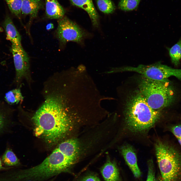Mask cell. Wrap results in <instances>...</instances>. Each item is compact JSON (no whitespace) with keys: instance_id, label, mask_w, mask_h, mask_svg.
<instances>
[{"instance_id":"obj_1","label":"cell","mask_w":181,"mask_h":181,"mask_svg":"<svg viewBox=\"0 0 181 181\" xmlns=\"http://www.w3.org/2000/svg\"><path fill=\"white\" fill-rule=\"evenodd\" d=\"M43 97V102L32 118L34 134L54 145L65 138L72 127V106L68 99L58 93H49Z\"/></svg>"},{"instance_id":"obj_2","label":"cell","mask_w":181,"mask_h":181,"mask_svg":"<svg viewBox=\"0 0 181 181\" xmlns=\"http://www.w3.org/2000/svg\"><path fill=\"white\" fill-rule=\"evenodd\" d=\"M124 115L125 124L128 129L133 132L139 133L153 127L160 119L161 113L159 110L151 108L138 92L128 99Z\"/></svg>"},{"instance_id":"obj_3","label":"cell","mask_w":181,"mask_h":181,"mask_svg":"<svg viewBox=\"0 0 181 181\" xmlns=\"http://www.w3.org/2000/svg\"><path fill=\"white\" fill-rule=\"evenodd\" d=\"M138 87L139 93L154 110H159L169 106L175 100V91L167 79L156 80L143 76Z\"/></svg>"},{"instance_id":"obj_4","label":"cell","mask_w":181,"mask_h":181,"mask_svg":"<svg viewBox=\"0 0 181 181\" xmlns=\"http://www.w3.org/2000/svg\"><path fill=\"white\" fill-rule=\"evenodd\" d=\"M157 161L163 181H179L181 178V154L174 147L157 140L155 144Z\"/></svg>"},{"instance_id":"obj_5","label":"cell","mask_w":181,"mask_h":181,"mask_svg":"<svg viewBox=\"0 0 181 181\" xmlns=\"http://www.w3.org/2000/svg\"><path fill=\"white\" fill-rule=\"evenodd\" d=\"M118 71H133L142 74L143 76L152 80H162L171 76L176 77L177 71L158 62L150 65H140L137 67L127 66L116 69Z\"/></svg>"},{"instance_id":"obj_6","label":"cell","mask_w":181,"mask_h":181,"mask_svg":"<svg viewBox=\"0 0 181 181\" xmlns=\"http://www.w3.org/2000/svg\"><path fill=\"white\" fill-rule=\"evenodd\" d=\"M56 36L63 44L71 41L82 44L88 34L77 24L66 17L58 21Z\"/></svg>"},{"instance_id":"obj_7","label":"cell","mask_w":181,"mask_h":181,"mask_svg":"<svg viewBox=\"0 0 181 181\" xmlns=\"http://www.w3.org/2000/svg\"><path fill=\"white\" fill-rule=\"evenodd\" d=\"M13 57L16 74L14 82L17 87L23 79L29 85L31 81L30 69L29 59L27 53L22 46L12 45L11 49Z\"/></svg>"},{"instance_id":"obj_8","label":"cell","mask_w":181,"mask_h":181,"mask_svg":"<svg viewBox=\"0 0 181 181\" xmlns=\"http://www.w3.org/2000/svg\"><path fill=\"white\" fill-rule=\"evenodd\" d=\"M14 111L10 105L0 101V136L10 133Z\"/></svg>"},{"instance_id":"obj_9","label":"cell","mask_w":181,"mask_h":181,"mask_svg":"<svg viewBox=\"0 0 181 181\" xmlns=\"http://www.w3.org/2000/svg\"><path fill=\"white\" fill-rule=\"evenodd\" d=\"M121 153L134 176L140 177L141 172L138 166L136 154L134 149L131 145L125 144L120 148Z\"/></svg>"},{"instance_id":"obj_10","label":"cell","mask_w":181,"mask_h":181,"mask_svg":"<svg viewBox=\"0 0 181 181\" xmlns=\"http://www.w3.org/2000/svg\"><path fill=\"white\" fill-rule=\"evenodd\" d=\"M74 5L85 11L88 14L92 25L95 27H98L99 16L93 4L92 0H69Z\"/></svg>"},{"instance_id":"obj_11","label":"cell","mask_w":181,"mask_h":181,"mask_svg":"<svg viewBox=\"0 0 181 181\" xmlns=\"http://www.w3.org/2000/svg\"><path fill=\"white\" fill-rule=\"evenodd\" d=\"M101 171L105 181H120L119 170L116 163L114 161H111L109 157Z\"/></svg>"},{"instance_id":"obj_12","label":"cell","mask_w":181,"mask_h":181,"mask_svg":"<svg viewBox=\"0 0 181 181\" xmlns=\"http://www.w3.org/2000/svg\"><path fill=\"white\" fill-rule=\"evenodd\" d=\"M45 13L50 19H60L64 17L65 11L57 0H45Z\"/></svg>"},{"instance_id":"obj_13","label":"cell","mask_w":181,"mask_h":181,"mask_svg":"<svg viewBox=\"0 0 181 181\" xmlns=\"http://www.w3.org/2000/svg\"><path fill=\"white\" fill-rule=\"evenodd\" d=\"M4 26L6 39L9 40L12 45L21 46V36L9 16H7L5 19Z\"/></svg>"},{"instance_id":"obj_14","label":"cell","mask_w":181,"mask_h":181,"mask_svg":"<svg viewBox=\"0 0 181 181\" xmlns=\"http://www.w3.org/2000/svg\"><path fill=\"white\" fill-rule=\"evenodd\" d=\"M44 4L41 0H23L21 13L29 15L32 18L36 17L39 11L43 8Z\"/></svg>"},{"instance_id":"obj_15","label":"cell","mask_w":181,"mask_h":181,"mask_svg":"<svg viewBox=\"0 0 181 181\" xmlns=\"http://www.w3.org/2000/svg\"><path fill=\"white\" fill-rule=\"evenodd\" d=\"M4 98L6 103L11 105L17 104L22 102L24 97L20 88L18 87L10 90L6 93Z\"/></svg>"},{"instance_id":"obj_16","label":"cell","mask_w":181,"mask_h":181,"mask_svg":"<svg viewBox=\"0 0 181 181\" xmlns=\"http://www.w3.org/2000/svg\"><path fill=\"white\" fill-rule=\"evenodd\" d=\"M2 161L7 166H14L19 165L20 162L19 159L11 149L9 148H6L2 156Z\"/></svg>"},{"instance_id":"obj_17","label":"cell","mask_w":181,"mask_h":181,"mask_svg":"<svg viewBox=\"0 0 181 181\" xmlns=\"http://www.w3.org/2000/svg\"><path fill=\"white\" fill-rule=\"evenodd\" d=\"M168 51L172 62L175 66H177L181 59V39Z\"/></svg>"},{"instance_id":"obj_18","label":"cell","mask_w":181,"mask_h":181,"mask_svg":"<svg viewBox=\"0 0 181 181\" xmlns=\"http://www.w3.org/2000/svg\"><path fill=\"white\" fill-rule=\"evenodd\" d=\"M97 1L99 10L104 13L111 14L115 10V7L111 0H97Z\"/></svg>"},{"instance_id":"obj_19","label":"cell","mask_w":181,"mask_h":181,"mask_svg":"<svg viewBox=\"0 0 181 181\" xmlns=\"http://www.w3.org/2000/svg\"><path fill=\"white\" fill-rule=\"evenodd\" d=\"M141 0H120L118 8L124 11H129L136 9Z\"/></svg>"},{"instance_id":"obj_20","label":"cell","mask_w":181,"mask_h":181,"mask_svg":"<svg viewBox=\"0 0 181 181\" xmlns=\"http://www.w3.org/2000/svg\"><path fill=\"white\" fill-rule=\"evenodd\" d=\"M11 12L19 17L21 13L23 0H5Z\"/></svg>"},{"instance_id":"obj_21","label":"cell","mask_w":181,"mask_h":181,"mask_svg":"<svg viewBox=\"0 0 181 181\" xmlns=\"http://www.w3.org/2000/svg\"><path fill=\"white\" fill-rule=\"evenodd\" d=\"M148 170L147 176L146 181H157L154 168L153 161L149 160L148 162Z\"/></svg>"},{"instance_id":"obj_22","label":"cell","mask_w":181,"mask_h":181,"mask_svg":"<svg viewBox=\"0 0 181 181\" xmlns=\"http://www.w3.org/2000/svg\"><path fill=\"white\" fill-rule=\"evenodd\" d=\"M171 130L177 139H181V124L173 126Z\"/></svg>"},{"instance_id":"obj_23","label":"cell","mask_w":181,"mask_h":181,"mask_svg":"<svg viewBox=\"0 0 181 181\" xmlns=\"http://www.w3.org/2000/svg\"><path fill=\"white\" fill-rule=\"evenodd\" d=\"M81 181H101L97 176L94 175H90L83 178Z\"/></svg>"},{"instance_id":"obj_24","label":"cell","mask_w":181,"mask_h":181,"mask_svg":"<svg viewBox=\"0 0 181 181\" xmlns=\"http://www.w3.org/2000/svg\"><path fill=\"white\" fill-rule=\"evenodd\" d=\"M54 25L53 24L50 23L48 24L46 26V29L47 30H50L53 28Z\"/></svg>"},{"instance_id":"obj_25","label":"cell","mask_w":181,"mask_h":181,"mask_svg":"<svg viewBox=\"0 0 181 181\" xmlns=\"http://www.w3.org/2000/svg\"><path fill=\"white\" fill-rule=\"evenodd\" d=\"M157 181H163L161 177H159L158 178L156 179Z\"/></svg>"},{"instance_id":"obj_26","label":"cell","mask_w":181,"mask_h":181,"mask_svg":"<svg viewBox=\"0 0 181 181\" xmlns=\"http://www.w3.org/2000/svg\"><path fill=\"white\" fill-rule=\"evenodd\" d=\"M3 168H4V167L2 166V162L0 159V170Z\"/></svg>"},{"instance_id":"obj_27","label":"cell","mask_w":181,"mask_h":181,"mask_svg":"<svg viewBox=\"0 0 181 181\" xmlns=\"http://www.w3.org/2000/svg\"><path fill=\"white\" fill-rule=\"evenodd\" d=\"M178 140V141L179 143V144L181 146V139H177Z\"/></svg>"},{"instance_id":"obj_28","label":"cell","mask_w":181,"mask_h":181,"mask_svg":"<svg viewBox=\"0 0 181 181\" xmlns=\"http://www.w3.org/2000/svg\"><path fill=\"white\" fill-rule=\"evenodd\" d=\"M2 30V29H1V28H0V31H1Z\"/></svg>"}]
</instances>
